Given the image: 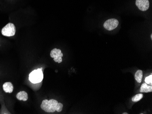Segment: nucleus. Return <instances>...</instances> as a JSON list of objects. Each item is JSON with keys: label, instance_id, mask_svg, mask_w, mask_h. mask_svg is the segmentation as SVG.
Masks as SVG:
<instances>
[{"label": "nucleus", "instance_id": "nucleus-3", "mask_svg": "<svg viewBox=\"0 0 152 114\" xmlns=\"http://www.w3.org/2000/svg\"><path fill=\"white\" fill-rule=\"evenodd\" d=\"M16 27L14 25L11 23H9L5 26L1 30L2 35L5 37H12L16 33Z\"/></svg>", "mask_w": 152, "mask_h": 114}, {"label": "nucleus", "instance_id": "nucleus-13", "mask_svg": "<svg viewBox=\"0 0 152 114\" xmlns=\"http://www.w3.org/2000/svg\"><path fill=\"white\" fill-rule=\"evenodd\" d=\"M62 108H63V105L62 103H58L56 108V111L58 112H61L62 111Z\"/></svg>", "mask_w": 152, "mask_h": 114}, {"label": "nucleus", "instance_id": "nucleus-4", "mask_svg": "<svg viewBox=\"0 0 152 114\" xmlns=\"http://www.w3.org/2000/svg\"><path fill=\"white\" fill-rule=\"evenodd\" d=\"M50 56L52 58H54V61L56 62L60 63L62 62V57H63V54L60 49L54 48L52 50L50 53Z\"/></svg>", "mask_w": 152, "mask_h": 114}, {"label": "nucleus", "instance_id": "nucleus-6", "mask_svg": "<svg viewBox=\"0 0 152 114\" xmlns=\"http://www.w3.org/2000/svg\"><path fill=\"white\" fill-rule=\"evenodd\" d=\"M136 5L142 11H146L149 7V0H136Z\"/></svg>", "mask_w": 152, "mask_h": 114}, {"label": "nucleus", "instance_id": "nucleus-8", "mask_svg": "<svg viewBox=\"0 0 152 114\" xmlns=\"http://www.w3.org/2000/svg\"><path fill=\"white\" fill-rule=\"evenodd\" d=\"M16 97L19 101H26L28 100V94L27 92L24 91H20L17 94Z\"/></svg>", "mask_w": 152, "mask_h": 114}, {"label": "nucleus", "instance_id": "nucleus-15", "mask_svg": "<svg viewBox=\"0 0 152 114\" xmlns=\"http://www.w3.org/2000/svg\"><path fill=\"white\" fill-rule=\"evenodd\" d=\"M151 38H152V35H151Z\"/></svg>", "mask_w": 152, "mask_h": 114}, {"label": "nucleus", "instance_id": "nucleus-10", "mask_svg": "<svg viewBox=\"0 0 152 114\" xmlns=\"http://www.w3.org/2000/svg\"><path fill=\"white\" fill-rule=\"evenodd\" d=\"M135 78L138 83H141L143 78V71L141 70H138L135 74Z\"/></svg>", "mask_w": 152, "mask_h": 114}, {"label": "nucleus", "instance_id": "nucleus-9", "mask_svg": "<svg viewBox=\"0 0 152 114\" xmlns=\"http://www.w3.org/2000/svg\"><path fill=\"white\" fill-rule=\"evenodd\" d=\"M152 85H149L147 83H143L141 85L140 88V92H144V93H148V92H152Z\"/></svg>", "mask_w": 152, "mask_h": 114}, {"label": "nucleus", "instance_id": "nucleus-1", "mask_svg": "<svg viewBox=\"0 0 152 114\" xmlns=\"http://www.w3.org/2000/svg\"><path fill=\"white\" fill-rule=\"evenodd\" d=\"M58 103V101L54 99L45 100L42 101L41 108L45 112H54L56 111Z\"/></svg>", "mask_w": 152, "mask_h": 114}, {"label": "nucleus", "instance_id": "nucleus-7", "mask_svg": "<svg viewBox=\"0 0 152 114\" xmlns=\"http://www.w3.org/2000/svg\"><path fill=\"white\" fill-rule=\"evenodd\" d=\"M13 86L11 82H6L3 85V89L6 93H12L13 91Z\"/></svg>", "mask_w": 152, "mask_h": 114}, {"label": "nucleus", "instance_id": "nucleus-11", "mask_svg": "<svg viewBox=\"0 0 152 114\" xmlns=\"http://www.w3.org/2000/svg\"><path fill=\"white\" fill-rule=\"evenodd\" d=\"M143 97V95L142 94H139L136 95L132 98V101L133 102H138L139 101L141 100Z\"/></svg>", "mask_w": 152, "mask_h": 114}, {"label": "nucleus", "instance_id": "nucleus-12", "mask_svg": "<svg viewBox=\"0 0 152 114\" xmlns=\"http://www.w3.org/2000/svg\"><path fill=\"white\" fill-rule=\"evenodd\" d=\"M145 83H147V84L149 85H152V75H149V77H147L145 79Z\"/></svg>", "mask_w": 152, "mask_h": 114}, {"label": "nucleus", "instance_id": "nucleus-14", "mask_svg": "<svg viewBox=\"0 0 152 114\" xmlns=\"http://www.w3.org/2000/svg\"><path fill=\"white\" fill-rule=\"evenodd\" d=\"M128 114V113H123V114Z\"/></svg>", "mask_w": 152, "mask_h": 114}, {"label": "nucleus", "instance_id": "nucleus-2", "mask_svg": "<svg viewBox=\"0 0 152 114\" xmlns=\"http://www.w3.org/2000/svg\"><path fill=\"white\" fill-rule=\"evenodd\" d=\"M44 74L41 69L34 70L29 75V81L34 84H37L42 82Z\"/></svg>", "mask_w": 152, "mask_h": 114}, {"label": "nucleus", "instance_id": "nucleus-5", "mask_svg": "<svg viewBox=\"0 0 152 114\" xmlns=\"http://www.w3.org/2000/svg\"><path fill=\"white\" fill-rule=\"evenodd\" d=\"M119 22L116 19H110L107 20L104 22L103 26L106 30L112 31L115 29L119 25Z\"/></svg>", "mask_w": 152, "mask_h": 114}]
</instances>
